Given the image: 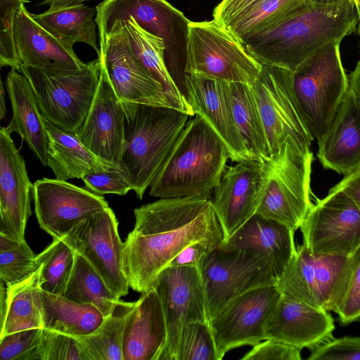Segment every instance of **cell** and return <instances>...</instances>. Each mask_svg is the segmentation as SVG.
I'll return each instance as SVG.
<instances>
[{
	"instance_id": "44dd1931",
	"label": "cell",
	"mask_w": 360,
	"mask_h": 360,
	"mask_svg": "<svg viewBox=\"0 0 360 360\" xmlns=\"http://www.w3.org/2000/svg\"><path fill=\"white\" fill-rule=\"evenodd\" d=\"M6 127L0 129V233L15 240H25L31 214L30 181L23 157Z\"/></svg>"
},
{
	"instance_id": "9a60e30c",
	"label": "cell",
	"mask_w": 360,
	"mask_h": 360,
	"mask_svg": "<svg viewBox=\"0 0 360 360\" xmlns=\"http://www.w3.org/2000/svg\"><path fill=\"white\" fill-rule=\"evenodd\" d=\"M165 312L167 339L160 360H175L182 328L189 323H210L199 269L167 266L159 274L154 286Z\"/></svg>"
},
{
	"instance_id": "8992f818",
	"label": "cell",
	"mask_w": 360,
	"mask_h": 360,
	"mask_svg": "<svg viewBox=\"0 0 360 360\" xmlns=\"http://www.w3.org/2000/svg\"><path fill=\"white\" fill-rule=\"evenodd\" d=\"M96 8L98 39L115 21L132 18L142 28L163 40L166 68L188 102L185 75L191 20L166 0H103Z\"/></svg>"
},
{
	"instance_id": "db71d44e",
	"label": "cell",
	"mask_w": 360,
	"mask_h": 360,
	"mask_svg": "<svg viewBox=\"0 0 360 360\" xmlns=\"http://www.w3.org/2000/svg\"><path fill=\"white\" fill-rule=\"evenodd\" d=\"M6 108L5 103V91L2 82H1L0 91V120H3L6 117Z\"/></svg>"
},
{
	"instance_id": "f35d334b",
	"label": "cell",
	"mask_w": 360,
	"mask_h": 360,
	"mask_svg": "<svg viewBox=\"0 0 360 360\" xmlns=\"http://www.w3.org/2000/svg\"><path fill=\"white\" fill-rule=\"evenodd\" d=\"M331 311L342 325L360 319V246L348 257L333 299Z\"/></svg>"
},
{
	"instance_id": "c3c4849f",
	"label": "cell",
	"mask_w": 360,
	"mask_h": 360,
	"mask_svg": "<svg viewBox=\"0 0 360 360\" xmlns=\"http://www.w3.org/2000/svg\"><path fill=\"white\" fill-rule=\"evenodd\" d=\"M222 244V242L214 240L194 242L182 250L168 266H195L199 269L205 258Z\"/></svg>"
},
{
	"instance_id": "30bf717a",
	"label": "cell",
	"mask_w": 360,
	"mask_h": 360,
	"mask_svg": "<svg viewBox=\"0 0 360 360\" xmlns=\"http://www.w3.org/2000/svg\"><path fill=\"white\" fill-rule=\"evenodd\" d=\"M199 271L210 322L232 300L257 288L275 285L269 261L244 249L219 247L203 260Z\"/></svg>"
},
{
	"instance_id": "cb8c5ba5",
	"label": "cell",
	"mask_w": 360,
	"mask_h": 360,
	"mask_svg": "<svg viewBox=\"0 0 360 360\" xmlns=\"http://www.w3.org/2000/svg\"><path fill=\"white\" fill-rule=\"evenodd\" d=\"M13 33L18 56L25 66L53 72H79L87 66L73 48L41 27L24 4L15 15Z\"/></svg>"
},
{
	"instance_id": "74e56055",
	"label": "cell",
	"mask_w": 360,
	"mask_h": 360,
	"mask_svg": "<svg viewBox=\"0 0 360 360\" xmlns=\"http://www.w3.org/2000/svg\"><path fill=\"white\" fill-rule=\"evenodd\" d=\"M75 250L62 238L37 255L41 265V290L63 296L75 262Z\"/></svg>"
},
{
	"instance_id": "d6986e66",
	"label": "cell",
	"mask_w": 360,
	"mask_h": 360,
	"mask_svg": "<svg viewBox=\"0 0 360 360\" xmlns=\"http://www.w3.org/2000/svg\"><path fill=\"white\" fill-rule=\"evenodd\" d=\"M32 197L38 223L53 239L62 238L79 222L109 207L103 195L58 179L36 181Z\"/></svg>"
},
{
	"instance_id": "f1b7e54d",
	"label": "cell",
	"mask_w": 360,
	"mask_h": 360,
	"mask_svg": "<svg viewBox=\"0 0 360 360\" xmlns=\"http://www.w3.org/2000/svg\"><path fill=\"white\" fill-rule=\"evenodd\" d=\"M48 136L47 166L56 179H82L87 174L121 169L94 154L75 133L65 131L45 119Z\"/></svg>"
},
{
	"instance_id": "816d5d0a",
	"label": "cell",
	"mask_w": 360,
	"mask_h": 360,
	"mask_svg": "<svg viewBox=\"0 0 360 360\" xmlns=\"http://www.w3.org/2000/svg\"><path fill=\"white\" fill-rule=\"evenodd\" d=\"M89 0H42L39 5H48V11H55L62 8L83 4Z\"/></svg>"
},
{
	"instance_id": "6da1fadb",
	"label": "cell",
	"mask_w": 360,
	"mask_h": 360,
	"mask_svg": "<svg viewBox=\"0 0 360 360\" xmlns=\"http://www.w3.org/2000/svg\"><path fill=\"white\" fill-rule=\"evenodd\" d=\"M135 224L124 243V266L129 288L141 294L186 246L199 240L224 242L209 198H160L134 209Z\"/></svg>"
},
{
	"instance_id": "ac0fdd59",
	"label": "cell",
	"mask_w": 360,
	"mask_h": 360,
	"mask_svg": "<svg viewBox=\"0 0 360 360\" xmlns=\"http://www.w3.org/2000/svg\"><path fill=\"white\" fill-rule=\"evenodd\" d=\"M348 257L312 254L302 244L276 286L281 295L311 307L331 311L337 285Z\"/></svg>"
},
{
	"instance_id": "680465c9",
	"label": "cell",
	"mask_w": 360,
	"mask_h": 360,
	"mask_svg": "<svg viewBox=\"0 0 360 360\" xmlns=\"http://www.w3.org/2000/svg\"><path fill=\"white\" fill-rule=\"evenodd\" d=\"M27 1H30V0H27Z\"/></svg>"
},
{
	"instance_id": "603a6c76",
	"label": "cell",
	"mask_w": 360,
	"mask_h": 360,
	"mask_svg": "<svg viewBox=\"0 0 360 360\" xmlns=\"http://www.w3.org/2000/svg\"><path fill=\"white\" fill-rule=\"evenodd\" d=\"M334 330L328 311L281 295L266 324L265 335L266 339L313 350L332 340Z\"/></svg>"
},
{
	"instance_id": "e575fe53",
	"label": "cell",
	"mask_w": 360,
	"mask_h": 360,
	"mask_svg": "<svg viewBox=\"0 0 360 360\" xmlns=\"http://www.w3.org/2000/svg\"><path fill=\"white\" fill-rule=\"evenodd\" d=\"M312 6L309 0H257L226 27L242 40L271 30Z\"/></svg>"
},
{
	"instance_id": "ba28073f",
	"label": "cell",
	"mask_w": 360,
	"mask_h": 360,
	"mask_svg": "<svg viewBox=\"0 0 360 360\" xmlns=\"http://www.w3.org/2000/svg\"><path fill=\"white\" fill-rule=\"evenodd\" d=\"M186 73L252 86L262 65L240 38L216 20L190 21Z\"/></svg>"
},
{
	"instance_id": "6f0895ef",
	"label": "cell",
	"mask_w": 360,
	"mask_h": 360,
	"mask_svg": "<svg viewBox=\"0 0 360 360\" xmlns=\"http://www.w3.org/2000/svg\"><path fill=\"white\" fill-rule=\"evenodd\" d=\"M354 2L360 5V0H354Z\"/></svg>"
},
{
	"instance_id": "f546056e",
	"label": "cell",
	"mask_w": 360,
	"mask_h": 360,
	"mask_svg": "<svg viewBox=\"0 0 360 360\" xmlns=\"http://www.w3.org/2000/svg\"><path fill=\"white\" fill-rule=\"evenodd\" d=\"M129 42L136 58L153 79L162 88L175 109L191 116L194 112L174 84L166 68L163 40L142 28L132 18L123 20Z\"/></svg>"
},
{
	"instance_id": "f6af8a7d",
	"label": "cell",
	"mask_w": 360,
	"mask_h": 360,
	"mask_svg": "<svg viewBox=\"0 0 360 360\" xmlns=\"http://www.w3.org/2000/svg\"><path fill=\"white\" fill-rule=\"evenodd\" d=\"M82 180L90 191L101 195H124L132 190L129 177L124 168L87 174Z\"/></svg>"
},
{
	"instance_id": "1f68e13d",
	"label": "cell",
	"mask_w": 360,
	"mask_h": 360,
	"mask_svg": "<svg viewBox=\"0 0 360 360\" xmlns=\"http://www.w3.org/2000/svg\"><path fill=\"white\" fill-rule=\"evenodd\" d=\"M33 18L46 30L64 44L73 48L78 42L91 46L100 55L97 42L96 7L84 4L62 8L55 11H46L32 14Z\"/></svg>"
},
{
	"instance_id": "8fae6325",
	"label": "cell",
	"mask_w": 360,
	"mask_h": 360,
	"mask_svg": "<svg viewBox=\"0 0 360 360\" xmlns=\"http://www.w3.org/2000/svg\"><path fill=\"white\" fill-rule=\"evenodd\" d=\"M300 229L312 254L349 257L360 246V209L335 186L312 205Z\"/></svg>"
},
{
	"instance_id": "f5cc1de1",
	"label": "cell",
	"mask_w": 360,
	"mask_h": 360,
	"mask_svg": "<svg viewBox=\"0 0 360 360\" xmlns=\"http://www.w3.org/2000/svg\"><path fill=\"white\" fill-rule=\"evenodd\" d=\"M349 88L360 100V60L357 63L355 69L349 75Z\"/></svg>"
},
{
	"instance_id": "bcb514c9",
	"label": "cell",
	"mask_w": 360,
	"mask_h": 360,
	"mask_svg": "<svg viewBox=\"0 0 360 360\" xmlns=\"http://www.w3.org/2000/svg\"><path fill=\"white\" fill-rule=\"evenodd\" d=\"M309 360H360V337L329 340L311 350Z\"/></svg>"
},
{
	"instance_id": "7bdbcfd3",
	"label": "cell",
	"mask_w": 360,
	"mask_h": 360,
	"mask_svg": "<svg viewBox=\"0 0 360 360\" xmlns=\"http://www.w3.org/2000/svg\"><path fill=\"white\" fill-rule=\"evenodd\" d=\"M84 360L77 338L41 328L33 360Z\"/></svg>"
},
{
	"instance_id": "e0dca14e",
	"label": "cell",
	"mask_w": 360,
	"mask_h": 360,
	"mask_svg": "<svg viewBox=\"0 0 360 360\" xmlns=\"http://www.w3.org/2000/svg\"><path fill=\"white\" fill-rule=\"evenodd\" d=\"M269 162L250 159L226 166L211 198L224 241L257 213L269 173Z\"/></svg>"
},
{
	"instance_id": "f907efd6",
	"label": "cell",
	"mask_w": 360,
	"mask_h": 360,
	"mask_svg": "<svg viewBox=\"0 0 360 360\" xmlns=\"http://www.w3.org/2000/svg\"><path fill=\"white\" fill-rule=\"evenodd\" d=\"M335 186L347 193L360 209V169L345 176Z\"/></svg>"
},
{
	"instance_id": "7dc6e473",
	"label": "cell",
	"mask_w": 360,
	"mask_h": 360,
	"mask_svg": "<svg viewBox=\"0 0 360 360\" xmlns=\"http://www.w3.org/2000/svg\"><path fill=\"white\" fill-rule=\"evenodd\" d=\"M301 349L273 339H266L252 346L241 360H300Z\"/></svg>"
},
{
	"instance_id": "7a4b0ae2",
	"label": "cell",
	"mask_w": 360,
	"mask_h": 360,
	"mask_svg": "<svg viewBox=\"0 0 360 360\" xmlns=\"http://www.w3.org/2000/svg\"><path fill=\"white\" fill-rule=\"evenodd\" d=\"M358 22L354 0L313 4L267 32L242 39L261 64L294 71L318 49L351 34Z\"/></svg>"
},
{
	"instance_id": "277c9868",
	"label": "cell",
	"mask_w": 360,
	"mask_h": 360,
	"mask_svg": "<svg viewBox=\"0 0 360 360\" xmlns=\"http://www.w3.org/2000/svg\"><path fill=\"white\" fill-rule=\"evenodd\" d=\"M124 141L122 165L141 200L182 134L190 115L169 107L122 102Z\"/></svg>"
},
{
	"instance_id": "ee69618b",
	"label": "cell",
	"mask_w": 360,
	"mask_h": 360,
	"mask_svg": "<svg viewBox=\"0 0 360 360\" xmlns=\"http://www.w3.org/2000/svg\"><path fill=\"white\" fill-rule=\"evenodd\" d=\"M41 328H31L0 337L1 360H33Z\"/></svg>"
},
{
	"instance_id": "ffe728a7",
	"label": "cell",
	"mask_w": 360,
	"mask_h": 360,
	"mask_svg": "<svg viewBox=\"0 0 360 360\" xmlns=\"http://www.w3.org/2000/svg\"><path fill=\"white\" fill-rule=\"evenodd\" d=\"M98 88L89 113L75 134L98 158L122 167L124 112L101 64Z\"/></svg>"
},
{
	"instance_id": "7c38bea8",
	"label": "cell",
	"mask_w": 360,
	"mask_h": 360,
	"mask_svg": "<svg viewBox=\"0 0 360 360\" xmlns=\"http://www.w3.org/2000/svg\"><path fill=\"white\" fill-rule=\"evenodd\" d=\"M262 65L252 86L263 121L272 157L288 139L309 150L314 141L297 107L291 86V71Z\"/></svg>"
},
{
	"instance_id": "52a82bcc",
	"label": "cell",
	"mask_w": 360,
	"mask_h": 360,
	"mask_svg": "<svg viewBox=\"0 0 360 360\" xmlns=\"http://www.w3.org/2000/svg\"><path fill=\"white\" fill-rule=\"evenodd\" d=\"M312 160L311 150L287 139L269 161L268 178L257 213L294 231L299 229L313 205Z\"/></svg>"
},
{
	"instance_id": "60d3db41",
	"label": "cell",
	"mask_w": 360,
	"mask_h": 360,
	"mask_svg": "<svg viewBox=\"0 0 360 360\" xmlns=\"http://www.w3.org/2000/svg\"><path fill=\"white\" fill-rule=\"evenodd\" d=\"M175 360H221L210 323L191 322L182 328Z\"/></svg>"
},
{
	"instance_id": "11a10c76",
	"label": "cell",
	"mask_w": 360,
	"mask_h": 360,
	"mask_svg": "<svg viewBox=\"0 0 360 360\" xmlns=\"http://www.w3.org/2000/svg\"><path fill=\"white\" fill-rule=\"evenodd\" d=\"M312 4L330 5L341 3L345 0H309Z\"/></svg>"
},
{
	"instance_id": "484cf974",
	"label": "cell",
	"mask_w": 360,
	"mask_h": 360,
	"mask_svg": "<svg viewBox=\"0 0 360 360\" xmlns=\"http://www.w3.org/2000/svg\"><path fill=\"white\" fill-rule=\"evenodd\" d=\"M318 144L317 157L325 169L344 176L360 169V100L349 88Z\"/></svg>"
},
{
	"instance_id": "681fc988",
	"label": "cell",
	"mask_w": 360,
	"mask_h": 360,
	"mask_svg": "<svg viewBox=\"0 0 360 360\" xmlns=\"http://www.w3.org/2000/svg\"><path fill=\"white\" fill-rule=\"evenodd\" d=\"M257 0H221L213 10L214 20L227 26L229 23Z\"/></svg>"
},
{
	"instance_id": "83f0119b",
	"label": "cell",
	"mask_w": 360,
	"mask_h": 360,
	"mask_svg": "<svg viewBox=\"0 0 360 360\" xmlns=\"http://www.w3.org/2000/svg\"><path fill=\"white\" fill-rule=\"evenodd\" d=\"M13 117L7 130L16 132L44 166H47L48 136L45 118L39 108L28 79L11 68L5 83Z\"/></svg>"
},
{
	"instance_id": "9c48e42d",
	"label": "cell",
	"mask_w": 360,
	"mask_h": 360,
	"mask_svg": "<svg viewBox=\"0 0 360 360\" xmlns=\"http://www.w3.org/2000/svg\"><path fill=\"white\" fill-rule=\"evenodd\" d=\"M98 58L82 71L53 72L22 64L20 72L30 81L44 117L60 129L76 133L93 103L101 74Z\"/></svg>"
},
{
	"instance_id": "ab89813d",
	"label": "cell",
	"mask_w": 360,
	"mask_h": 360,
	"mask_svg": "<svg viewBox=\"0 0 360 360\" xmlns=\"http://www.w3.org/2000/svg\"><path fill=\"white\" fill-rule=\"evenodd\" d=\"M39 266L25 240H15L0 233V279L7 286L28 278Z\"/></svg>"
},
{
	"instance_id": "5bb4252c",
	"label": "cell",
	"mask_w": 360,
	"mask_h": 360,
	"mask_svg": "<svg viewBox=\"0 0 360 360\" xmlns=\"http://www.w3.org/2000/svg\"><path fill=\"white\" fill-rule=\"evenodd\" d=\"M98 44V58L122 102L174 108L162 86L136 58L122 20L115 21Z\"/></svg>"
},
{
	"instance_id": "8d00e7d4",
	"label": "cell",
	"mask_w": 360,
	"mask_h": 360,
	"mask_svg": "<svg viewBox=\"0 0 360 360\" xmlns=\"http://www.w3.org/2000/svg\"><path fill=\"white\" fill-rule=\"evenodd\" d=\"M134 304L120 300L96 330L77 338L84 360H123L124 328Z\"/></svg>"
},
{
	"instance_id": "4dcf8cb0",
	"label": "cell",
	"mask_w": 360,
	"mask_h": 360,
	"mask_svg": "<svg viewBox=\"0 0 360 360\" xmlns=\"http://www.w3.org/2000/svg\"><path fill=\"white\" fill-rule=\"evenodd\" d=\"M43 326L78 338L96 330L105 317L91 304L74 302L63 296L41 290Z\"/></svg>"
},
{
	"instance_id": "4fadbf2b",
	"label": "cell",
	"mask_w": 360,
	"mask_h": 360,
	"mask_svg": "<svg viewBox=\"0 0 360 360\" xmlns=\"http://www.w3.org/2000/svg\"><path fill=\"white\" fill-rule=\"evenodd\" d=\"M62 239L93 266L117 296L127 295L129 285L124 266V243L110 207L82 221Z\"/></svg>"
},
{
	"instance_id": "d4e9b609",
	"label": "cell",
	"mask_w": 360,
	"mask_h": 360,
	"mask_svg": "<svg viewBox=\"0 0 360 360\" xmlns=\"http://www.w3.org/2000/svg\"><path fill=\"white\" fill-rule=\"evenodd\" d=\"M167 339V323L155 287L141 294L126 320L123 360H160Z\"/></svg>"
},
{
	"instance_id": "3957f363",
	"label": "cell",
	"mask_w": 360,
	"mask_h": 360,
	"mask_svg": "<svg viewBox=\"0 0 360 360\" xmlns=\"http://www.w3.org/2000/svg\"><path fill=\"white\" fill-rule=\"evenodd\" d=\"M229 159L224 142L202 117L195 115L150 185V195L211 199Z\"/></svg>"
},
{
	"instance_id": "836d02e7",
	"label": "cell",
	"mask_w": 360,
	"mask_h": 360,
	"mask_svg": "<svg viewBox=\"0 0 360 360\" xmlns=\"http://www.w3.org/2000/svg\"><path fill=\"white\" fill-rule=\"evenodd\" d=\"M41 265L31 276L7 286L8 307L1 323L0 337L14 332L42 328Z\"/></svg>"
},
{
	"instance_id": "4316f807",
	"label": "cell",
	"mask_w": 360,
	"mask_h": 360,
	"mask_svg": "<svg viewBox=\"0 0 360 360\" xmlns=\"http://www.w3.org/2000/svg\"><path fill=\"white\" fill-rule=\"evenodd\" d=\"M295 232L286 225L256 213L221 247L248 250L260 254L271 264L278 280L296 250Z\"/></svg>"
},
{
	"instance_id": "d6a6232c",
	"label": "cell",
	"mask_w": 360,
	"mask_h": 360,
	"mask_svg": "<svg viewBox=\"0 0 360 360\" xmlns=\"http://www.w3.org/2000/svg\"><path fill=\"white\" fill-rule=\"evenodd\" d=\"M229 84L236 124L250 158L270 161L273 157L252 86L237 82Z\"/></svg>"
},
{
	"instance_id": "b9f144b4",
	"label": "cell",
	"mask_w": 360,
	"mask_h": 360,
	"mask_svg": "<svg viewBox=\"0 0 360 360\" xmlns=\"http://www.w3.org/2000/svg\"><path fill=\"white\" fill-rule=\"evenodd\" d=\"M27 0H0V67L10 66L20 72L22 63L14 40V21L18 10Z\"/></svg>"
},
{
	"instance_id": "5b68a950",
	"label": "cell",
	"mask_w": 360,
	"mask_h": 360,
	"mask_svg": "<svg viewBox=\"0 0 360 360\" xmlns=\"http://www.w3.org/2000/svg\"><path fill=\"white\" fill-rule=\"evenodd\" d=\"M340 44L332 41L324 45L291 71L297 107L310 136L318 143L328 131L349 90Z\"/></svg>"
},
{
	"instance_id": "d590c367",
	"label": "cell",
	"mask_w": 360,
	"mask_h": 360,
	"mask_svg": "<svg viewBox=\"0 0 360 360\" xmlns=\"http://www.w3.org/2000/svg\"><path fill=\"white\" fill-rule=\"evenodd\" d=\"M63 297L94 305L105 318L120 302L93 266L76 252L74 268Z\"/></svg>"
},
{
	"instance_id": "7402d4cb",
	"label": "cell",
	"mask_w": 360,
	"mask_h": 360,
	"mask_svg": "<svg viewBox=\"0 0 360 360\" xmlns=\"http://www.w3.org/2000/svg\"><path fill=\"white\" fill-rule=\"evenodd\" d=\"M188 101L194 114L202 117L227 146L233 162L250 160L237 128L229 82L186 73Z\"/></svg>"
},
{
	"instance_id": "2e32d148",
	"label": "cell",
	"mask_w": 360,
	"mask_h": 360,
	"mask_svg": "<svg viewBox=\"0 0 360 360\" xmlns=\"http://www.w3.org/2000/svg\"><path fill=\"white\" fill-rule=\"evenodd\" d=\"M276 285L251 290L229 302L210 322L219 355L266 340L265 329L281 297Z\"/></svg>"
},
{
	"instance_id": "9f6ffc18",
	"label": "cell",
	"mask_w": 360,
	"mask_h": 360,
	"mask_svg": "<svg viewBox=\"0 0 360 360\" xmlns=\"http://www.w3.org/2000/svg\"><path fill=\"white\" fill-rule=\"evenodd\" d=\"M355 6H356V12H357V17H358V22H357L358 32L360 36V5L355 3Z\"/></svg>"
}]
</instances>
